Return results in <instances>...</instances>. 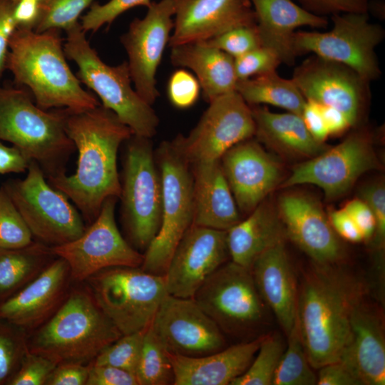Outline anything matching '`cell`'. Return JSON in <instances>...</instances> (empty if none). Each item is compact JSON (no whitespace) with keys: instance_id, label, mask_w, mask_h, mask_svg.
Wrapping results in <instances>:
<instances>
[{"instance_id":"obj_24","label":"cell","mask_w":385,"mask_h":385,"mask_svg":"<svg viewBox=\"0 0 385 385\" xmlns=\"http://www.w3.org/2000/svg\"><path fill=\"white\" fill-rule=\"evenodd\" d=\"M351 339L339 361L363 385L385 384V339L381 314L362 298L350 318Z\"/></svg>"},{"instance_id":"obj_11","label":"cell","mask_w":385,"mask_h":385,"mask_svg":"<svg viewBox=\"0 0 385 385\" xmlns=\"http://www.w3.org/2000/svg\"><path fill=\"white\" fill-rule=\"evenodd\" d=\"M27 171L24 179L9 180L4 188L32 236L51 247L79 237L86 229L80 212L47 182L36 163L30 162Z\"/></svg>"},{"instance_id":"obj_57","label":"cell","mask_w":385,"mask_h":385,"mask_svg":"<svg viewBox=\"0 0 385 385\" xmlns=\"http://www.w3.org/2000/svg\"><path fill=\"white\" fill-rule=\"evenodd\" d=\"M384 1L382 0H369L367 6V13L380 19H384Z\"/></svg>"},{"instance_id":"obj_2","label":"cell","mask_w":385,"mask_h":385,"mask_svg":"<svg viewBox=\"0 0 385 385\" xmlns=\"http://www.w3.org/2000/svg\"><path fill=\"white\" fill-rule=\"evenodd\" d=\"M362 291L354 277L333 265L314 263L304 273L297 314L313 369L341 359L351 339V314Z\"/></svg>"},{"instance_id":"obj_47","label":"cell","mask_w":385,"mask_h":385,"mask_svg":"<svg viewBox=\"0 0 385 385\" xmlns=\"http://www.w3.org/2000/svg\"><path fill=\"white\" fill-rule=\"evenodd\" d=\"M309 12L322 16L349 12H367L369 0H297Z\"/></svg>"},{"instance_id":"obj_30","label":"cell","mask_w":385,"mask_h":385,"mask_svg":"<svg viewBox=\"0 0 385 385\" xmlns=\"http://www.w3.org/2000/svg\"><path fill=\"white\" fill-rule=\"evenodd\" d=\"M255 124V135L271 150L290 158H312L328 147L307 130L302 116L273 113L259 105L250 106Z\"/></svg>"},{"instance_id":"obj_41","label":"cell","mask_w":385,"mask_h":385,"mask_svg":"<svg viewBox=\"0 0 385 385\" xmlns=\"http://www.w3.org/2000/svg\"><path fill=\"white\" fill-rule=\"evenodd\" d=\"M151 0H109L105 4L94 2L81 18V26L86 31L96 32L103 26L111 25L119 16L135 6L148 7Z\"/></svg>"},{"instance_id":"obj_52","label":"cell","mask_w":385,"mask_h":385,"mask_svg":"<svg viewBox=\"0 0 385 385\" xmlns=\"http://www.w3.org/2000/svg\"><path fill=\"white\" fill-rule=\"evenodd\" d=\"M343 208L357 225L364 240H371L375 232L376 222L368 205L359 197L349 200Z\"/></svg>"},{"instance_id":"obj_53","label":"cell","mask_w":385,"mask_h":385,"mask_svg":"<svg viewBox=\"0 0 385 385\" xmlns=\"http://www.w3.org/2000/svg\"><path fill=\"white\" fill-rule=\"evenodd\" d=\"M328 218L336 234L342 238L352 242L364 240L357 225L344 208L332 211Z\"/></svg>"},{"instance_id":"obj_37","label":"cell","mask_w":385,"mask_h":385,"mask_svg":"<svg viewBox=\"0 0 385 385\" xmlns=\"http://www.w3.org/2000/svg\"><path fill=\"white\" fill-rule=\"evenodd\" d=\"M95 0H44L39 19L34 31L48 30L65 31L79 23L83 11Z\"/></svg>"},{"instance_id":"obj_34","label":"cell","mask_w":385,"mask_h":385,"mask_svg":"<svg viewBox=\"0 0 385 385\" xmlns=\"http://www.w3.org/2000/svg\"><path fill=\"white\" fill-rule=\"evenodd\" d=\"M286 349L275 370L272 385H314L317 377L313 371L302 342L297 314L289 334Z\"/></svg>"},{"instance_id":"obj_12","label":"cell","mask_w":385,"mask_h":385,"mask_svg":"<svg viewBox=\"0 0 385 385\" xmlns=\"http://www.w3.org/2000/svg\"><path fill=\"white\" fill-rule=\"evenodd\" d=\"M331 19L329 31L295 32L297 56L312 53L349 66L369 82L379 78L381 71L375 48L385 37L384 29L371 23L367 12L335 14Z\"/></svg>"},{"instance_id":"obj_54","label":"cell","mask_w":385,"mask_h":385,"mask_svg":"<svg viewBox=\"0 0 385 385\" xmlns=\"http://www.w3.org/2000/svg\"><path fill=\"white\" fill-rule=\"evenodd\" d=\"M302 118L311 135L319 142L324 143L329 135L321 106L311 101H307Z\"/></svg>"},{"instance_id":"obj_9","label":"cell","mask_w":385,"mask_h":385,"mask_svg":"<svg viewBox=\"0 0 385 385\" xmlns=\"http://www.w3.org/2000/svg\"><path fill=\"white\" fill-rule=\"evenodd\" d=\"M128 141L120 196L122 215L133 246L146 250L161 224L162 181L150 138L133 135Z\"/></svg>"},{"instance_id":"obj_43","label":"cell","mask_w":385,"mask_h":385,"mask_svg":"<svg viewBox=\"0 0 385 385\" xmlns=\"http://www.w3.org/2000/svg\"><path fill=\"white\" fill-rule=\"evenodd\" d=\"M234 63L237 81L275 71L282 63L274 51L262 46L235 58Z\"/></svg>"},{"instance_id":"obj_27","label":"cell","mask_w":385,"mask_h":385,"mask_svg":"<svg viewBox=\"0 0 385 385\" xmlns=\"http://www.w3.org/2000/svg\"><path fill=\"white\" fill-rule=\"evenodd\" d=\"M261 45L274 51L281 63L294 66L297 57L293 45L296 29L302 26L324 29L326 16L315 15L294 0H250Z\"/></svg>"},{"instance_id":"obj_58","label":"cell","mask_w":385,"mask_h":385,"mask_svg":"<svg viewBox=\"0 0 385 385\" xmlns=\"http://www.w3.org/2000/svg\"><path fill=\"white\" fill-rule=\"evenodd\" d=\"M14 1H16V0H14Z\"/></svg>"},{"instance_id":"obj_40","label":"cell","mask_w":385,"mask_h":385,"mask_svg":"<svg viewBox=\"0 0 385 385\" xmlns=\"http://www.w3.org/2000/svg\"><path fill=\"white\" fill-rule=\"evenodd\" d=\"M27 342L20 328L0 324V384L9 382L19 369L29 350Z\"/></svg>"},{"instance_id":"obj_20","label":"cell","mask_w":385,"mask_h":385,"mask_svg":"<svg viewBox=\"0 0 385 385\" xmlns=\"http://www.w3.org/2000/svg\"><path fill=\"white\" fill-rule=\"evenodd\" d=\"M220 162L237 206L245 213H250L282 182L280 164L252 138L232 146Z\"/></svg>"},{"instance_id":"obj_28","label":"cell","mask_w":385,"mask_h":385,"mask_svg":"<svg viewBox=\"0 0 385 385\" xmlns=\"http://www.w3.org/2000/svg\"><path fill=\"white\" fill-rule=\"evenodd\" d=\"M192 225L228 231L241 221L238 207L220 160L190 165Z\"/></svg>"},{"instance_id":"obj_3","label":"cell","mask_w":385,"mask_h":385,"mask_svg":"<svg viewBox=\"0 0 385 385\" xmlns=\"http://www.w3.org/2000/svg\"><path fill=\"white\" fill-rule=\"evenodd\" d=\"M66 57L59 30L16 29L9 43L6 69L17 85L29 89L36 105L43 110L79 112L100 105L96 97L82 87Z\"/></svg>"},{"instance_id":"obj_29","label":"cell","mask_w":385,"mask_h":385,"mask_svg":"<svg viewBox=\"0 0 385 385\" xmlns=\"http://www.w3.org/2000/svg\"><path fill=\"white\" fill-rule=\"evenodd\" d=\"M170 48L171 63L194 73L207 102L236 91L235 58L227 53L205 41L185 43Z\"/></svg>"},{"instance_id":"obj_25","label":"cell","mask_w":385,"mask_h":385,"mask_svg":"<svg viewBox=\"0 0 385 385\" xmlns=\"http://www.w3.org/2000/svg\"><path fill=\"white\" fill-rule=\"evenodd\" d=\"M250 271L262 299L287 336L297 318L298 289L284 242L260 254Z\"/></svg>"},{"instance_id":"obj_13","label":"cell","mask_w":385,"mask_h":385,"mask_svg":"<svg viewBox=\"0 0 385 385\" xmlns=\"http://www.w3.org/2000/svg\"><path fill=\"white\" fill-rule=\"evenodd\" d=\"M255 132L251 108L234 91L210 101L188 135H178L172 143L192 165L220 160L227 150L252 138Z\"/></svg>"},{"instance_id":"obj_23","label":"cell","mask_w":385,"mask_h":385,"mask_svg":"<svg viewBox=\"0 0 385 385\" xmlns=\"http://www.w3.org/2000/svg\"><path fill=\"white\" fill-rule=\"evenodd\" d=\"M170 47L205 41L230 29L256 25L250 0H174Z\"/></svg>"},{"instance_id":"obj_21","label":"cell","mask_w":385,"mask_h":385,"mask_svg":"<svg viewBox=\"0 0 385 385\" xmlns=\"http://www.w3.org/2000/svg\"><path fill=\"white\" fill-rule=\"evenodd\" d=\"M277 212L286 235L316 264L334 265L342 247L328 216L314 197L302 192L282 195Z\"/></svg>"},{"instance_id":"obj_50","label":"cell","mask_w":385,"mask_h":385,"mask_svg":"<svg viewBox=\"0 0 385 385\" xmlns=\"http://www.w3.org/2000/svg\"><path fill=\"white\" fill-rule=\"evenodd\" d=\"M16 1L0 0V80L6 70L10 38L16 29L14 10Z\"/></svg>"},{"instance_id":"obj_49","label":"cell","mask_w":385,"mask_h":385,"mask_svg":"<svg viewBox=\"0 0 385 385\" xmlns=\"http://www.w3.org/2000/svg\"><path fill=\"white\" fill-rule=\"evenodd\" d=\"M88 375V364L61 363L53 369L45 385H86Z\"/></svg>"},{"instance_id":"obj_46","label":"cell","mask_w":385,"mask_h":385,"mask_svg":"<svg viewBox=\"0 0 385 385\" xmlns=\"http://www.w3.org/2000/svg\"><path fill=\"white\" fill-rule=\"evenodd\" d=\"M362 199L371 210L376 222L373 236L374 245L383 249L385 242V187L381 181L374 182L363 186L359 191Z\"/></svg>"},{"instance_id":"obj_4","label":"cell","mask_w":385,"mask_h":385,"mask_svg":"<svg viewBox=\"0 0 385 385\" xmlns=\"http://www.w3.org/2000/svg\"><path fill=\"white\" fill-rule=\"evenodd\" d=\"M122 334L88 288L71 290L60 307L28 340L29 351L56 364H88Z\"/></svg>"},{"instance_id":"obj_17","label":"cell","mask_w":385,"mask_h":385,"mask_svg":"<svg viewBox=\"0 0 385 385\" xmlns=\"http://www.w3.org/2000/svg\"><path fill=\"white\" fill-rule=\"evenodd\" d=\"M292 79L307 101L339 111L351 126L359 123L371 96L370 82L354 69L316 55L296 66Z\"/></svg>"},{"instance_id":"obj_14","label":"cell","mask_w":385,"mask_h":385,"mask_svg":"<svg viewBox=\"0 0 385 385\" xmlns=\"http://www.w3.org/2000/svg\"><path fill=\"white\" fill-rule=\"evenodd\" d=\"M115 197H109L90 226L77 239L52 247L53 254L68 264L72 280L83 282L110 267H140L143 255L121 235L115 219Z\"/></svg>"},{"instance_id":"obj_10","label":"cell","mask_w":385,"mask_h":385,"mask_svg":"<svg viewBox=\"0 0 385 385\" xmlns=\"http://www.w3.org/2000/svg\"><path fill=\"white\" fill-rule=\"evenodd\" d=\"M193 299L225 336L252 340L264 321L265 304L250 269L232 260L216 270Z\"/></svg>"},{"instance_id":"obj_33","label":"cell","mask_w":385,"mask_h":385,"mask_svg":"<svg viewBox=\"0 0 385 385\" xmlns=\"http://www.w3.org/2000/svg\"><path fill=\"white\" fill-rule=\"evenodd\" d=\"M236 91L249 106L269 104L300 116L307 102L294 81L276 70L237 81Z\"/></svg>"},{"instance_id":"obj_42","label":"cell","mask_w":385,"mask_h":385,"mask_svg":"<svg viewBox=\"0 0 385 385\" xmlns=\"http://www.w3.org/2000/svg\"><path fill=\"white\" fill-rule=\"evenodd\" d=\"M205 41L234 58L262 46L256 25L237 27Z\"/></svg>"},{"instance_id":"obj_55","label":"cell","mask_w":385,"mask_h":385,"mask_svg":"<svg viewBox=\"0 0 385 385\" xmlns=\"http://www.w3.org/2000/svg\"><path fill=\"white\" fill-rule=\"evenodd\" d=\"M0 140V174L23 173L27 170L29 160L15 146L9 147Z\"/></svg>"},{"instance_id":"obj_56","label":"cell","mask_w":385,"mask_h":385,"mask_svg":"<svg viewBox=\"0 0 385 385\" xmlns=\"http://www.w3.org/2000/svg\"><path fill=\"white\" fill-rule=\"evenodd\" d=\"M321 108L329 135L342 134L351 127L345 115L339 111L332 107L322 106H321Z\"/></svg>"},{"instance_id":"obj_7","label":"cell","mask_w":385,"mask_h":385,"mask_svg":"<svg viewBox=\"0 0 385 385\" xmlns=\"http://www.w3.org/2000/svg\"><path fill=\"white\" fill-rule=\"evenodd\" d=\"M85 282L98 306L122 335L149 327L168 294L164 275L140 267L104 269Z\"/></svg>"},{"instance_id":"obj_32","label":"cell","mask_w":385,"mask_h":385,"mask_svg":"<svg viewBox=\"0 0 385 385\" xmlns=\"http://www.w3.org/2000/svg\"><path fill=\"white\" fill-rule=\"evenodd\" d=\"M56 257L51 247L38 241L21 248L0 247V299L32 281Z\"/></svg>"},{"instance_id":"obj_38","label":"cell","mask_w":385,"mask_h":385,"mask_svg":"<svg viewBox=\"0 0 385 385\" xmlns=\"http://www.w3.org/2000/svg\"><path fill=\"white\" fill-rule=\"evenodd\" d=\"M147 328L122 335L104 348L91 363L118 367L135 374Z\"/></svg>"},{"instance_id":"obj_22","label":"cell","mask_w":385,"mask_h":385,"mask_svg":"<svg viewBox=\"0 0 385 385\" xmlns=\"http://www.w3.org/2000/svg\"><path fill=\"white\" fill-rule=\"evenodd\" d=\"M72 280L67 262L56 257L32 281L0 303V320L34 330L60 307Z\"/></svg>"},{"instance_id":"obj_6","label":"cell","mask_w":385,"mask_h":385,"mask_svg":"<svg viewBox=\"0 0 385 385\" xmlns=\"http://www.w3.org/2000/svg\"><path fill=\"white\" fill-rule=\"evenodd\" d=\"M66 33L65 55L77 65L81 83L93 91L101 105L113 111L134 135L153 137L159 118L132 86L127 61L115 66L106 63L87 40L80 22Z\"/></svg>"},{"instance_id":"obj_39","label":"cell","mask_w":385,"mask_h":385,"mask_svg":"<svg viewBox=\"0 0 385 385\" xmlns=\"http://www.w3.org/2000/svg\"><path fill=\"white\" fill-rule=\"evenodd\" d=\"M32 234L23 217L4 188H0V247L15 249L33 242Z\"/></svg>"},{"instance_id":"obj_8","label":"cell","mask_w":385,"mask_h":385,"mask_svg":"<svg viewBox=\"0 0 385 385\" xmlns=\"http://www.w3.org/2000/svg\"><path fill=\"white\" fill-rule=\"evenodd\" d=\"M156 157L163 188L162 219L157 235L143 255L140 268L165 275L178 244L192 225V175L190 165L172 141L162 142Z\"/></svg>"},{"instance_id":"obj_48","label":"cell","mask_w":385,"mask_h":385,"mask_svg":"<svg viewBox=\"0 0 385 385\" xmlns=\"http://www.w3.org/2000/svg\"><path fill=\"white\" fill-rule=\"evenodd\" d=\"M86 385H138L135 374L109 366L88 364Z\"/></svg>"},{"instance_id":"obj_31","label":"cell","mask_w":385,"mask_h":385,"mask_svg":"<svg viewBox=\"0 0 385 385\" xmlns=\"http://www.w3.org/2000/svg\"><path fill=\"white\" fill-rule=\"evenodd\" d=\"M227 235L231 260L248 269L260 254L287 237L277 211L264 200Z\"/></svg>"},{"instance_id":"obj_16","label":"cell","mask_w":385,"mask_h":385,"mask_svg":"<svg viewBox=\"0 0 385 385\" xmlns=\"http://www.w3.org/2000/svg\"><path fill=\"white\" fill-rule=\"evenodd\" d=\"M174 0L152 1L143 18H135L120 36L134 88L153 106L160 96L155 75L173 29Z\"/></svg>"},{"instance_id":"obj_51","label":"cell","mask_w":385,"mask_h":385,"mask_svg":"<svg viewBox=\"0 0 385 385\" xmlns=\"http://www.w3.org/2000/svg\"><path fill=\"white\" fill-rule=\"evenodd\" d=\"M318 369V385H363L357 376L341 361L327 364Z\"/></svg>"},{"instance_id":"obj_18","label":"cell","mask_w":385,"mask_h":385,"mask_svg":"<svg viewBox=\"0 0 385 385\" xmlns=\"http://www.w3.org/2000/svg\"><path fill=\"white\" fill-rule=\"evenodd\" d=\"M151 326L166 351L171 354L197 357L227 346L225 336L193 298L168 294Z\"/></svg>"},{"instance_id":"obj_26","label":"cell","mask_w":385,"mask_h":385,"mask_svg":"<svg viewBox=\"0 0 385 385\" xmlns=\"http://www.w3.org/2000/svg\"><path fill=\"white\" fill-rule=\"evenodd\" d=\"M265 334L207 355L191 357L167 351L174 385H230L254 359Z\"/></svg>"},{"instance_id":"obj_19","label":"cell","mask_w":385,"mask_h":385,"mask_svg":"<svg viewBox=\"0 0 385 385\" xmlns=\"http://www.w3.org/2000/svg\"><path fill=\"white\" fill-rule=\"evenodd\" d=\"M229 257L227 231L192 225L178 244L165 273L168 293L193 298Z\"/></svg>"},{"instance_id":"obj_1","label":"cell","mask_w":385,"mask_h":385,"mask_svg":"<svg viewBox=\"0 0 385 385\" xmlns=\"http://www.w3.org/2000/svg\"><path fill=\"white\" fill-rule=\"evenodd\" d=\"M66 130L78 151L76 171L48 178L49 184L75 204L90 224L109 197L120 198L117 168L119 147L133 135L111 110L101 104L79 112L66 109Z\"/></svg>"},{"instance_id":"obj_44","label":"cell","mask_w":385,"mask_h":385,"mask_svg":"<svg viewBox=\"0 0 385 385\" xmlns=\"http://www.w3.org/2000/svg\"><path fill=\"white\" fill-rule=\"evenodd\" d=\"M201 87L196 77L183 68L170 76L167 93L171 104L179 109L192 106L197 101Z\"/></svg>"},{"instance_id":"obj_45","label":"cell","mask_w":385,"mask_h":385,"mask_svg":"<svg viewBox=\"0 0 385 385\" xmlns=\"http://www.w3.org/2000/svg\"><path fill=\"white\" fill-rule=\"evenodd\" d=\"M56 365L54 361L28 350L19 369L7 384L10 385H45L49 374Z\"/></svg>"},{"instance_id":"obj_15","label":"cell","mask_w":385,"mask_h":385,"mask_svg":"<svg viewBox=\"0 0 385 385\" xmlns=\"http://www.w3.org/2000/svg\"><path fill=\"white\" fill-rule=\"evenodd\" d=\"M379 166L370 135L355 132L336 146L297 165L280 186L312 184L320 188L327 198H337L348 192L364 173Z\"/></svg>"},{"instance_id":"obj_36","label":"cell","mask_w":385,"mask_h":385,"mask_svg":"<svg viewBox=\"0 0 385 385\" xmlns=\"http://www.w3.org/2000/svg\"><path fill=\"white\" fill-rule=\"evenodd\" d=\"M284 350V344L279 337L265 334L256 357H254L247 370L235 378L230 385H272Z\"/></svg>"},{"instance_id":"obj_35","label":"cell","mask_w":385,"mask_h":385,"mask_svg":"<svg viewBox=\"0 0 385 385\" xmlns=\"http://www.w3.org/2000/svg\"><path fill=\"white\" fill-rule=\"evenodd\" d=\"M135 376L138 385H169L174 383L173 369L167 351L151 324L144 335Z\"/></svg>"},{"instance_id":"obj_5","label":"cell","mask_w":385,"mask_h":385,"mask_svg":"<svg viewBox=\"0 0 385 385\" xmlns=\"http://www.w3.org/2000/svg\"><path fill=\"white\" fill-rule=\"evenodd\" d=\"M33 99L24 88L0 86V140L19 148L49 178L65 171L75 146L66 130V109L48 111Z\"/></svg>"}]
</instances>
